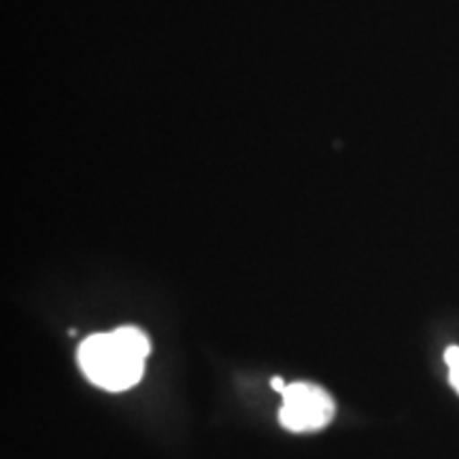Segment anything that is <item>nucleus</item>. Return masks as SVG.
Wrapping results in <instances>:
<instances>
[{"label": "nucleus", "instance_id": "nucleus-1", "mask_svg": "<svg viewBox=\"0 0 459 459\" xmlns=\"http://www.w3.org/2000/svg\"><path fill=\"white\" fill-rule=\"evenodd\" d=\"M149 355V338L134 325L88 336L79 344V366L94 385L126 392L141 381Z\"/></svg>", "mask_w": 459, "mask_h": 459}, {"label": "nucleus", "instance_id": "nucleus-4", "mask_svg": "<svg viewBox=\"0 0 459 459\" xmlns=\"http://www.w3.org/2000/svg\"><path fill=\"white\" fill-rule=\"evenodd\" d=\"M271 385H273V389H274V392H277V394H283L285 387H287V383H285L281 377H274L273 381H271Z\"/></svg>", "mask_w": 459, "mask_h": 459}, {"label": "nucleus", "instance_id": "nucleus-2", "mask_svg": "<svg viewBox=\"0 0 459 459\" xmlns=\"http://www.w3.org/2000/svg\"><path fill=\"white\" fill-rule=\"evenodd\" d=\"M281 398L279 421L290 432H317L334 419V400L315 383H290Z\"/></svg>", "mask_w": 459, "mask_h": 459}, {"label": "nucleus", "instance_id": "nucleus-3", "mask_svg": "<svg viewBox=\"0 0 459 459\" xmlns=\"http://www.w3.org/2000/svg\"><path fill=\"white\" fill-rule=\"evenodd\" d=\"M445 361H446V366H449V378H451L453 387H455L459 394V347L446 349Z\"/></svg>", "mask_w": 459, "mask_h": 459}]
</instances>
